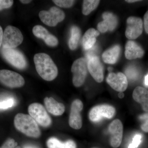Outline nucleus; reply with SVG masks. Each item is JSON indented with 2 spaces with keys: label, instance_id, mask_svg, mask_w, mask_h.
Instances as JSON below:
<instances>
[{
  "label": "nucleus",
  "instance_id": "1",
  "mask_svg": "<svg viewBox=\"0 0 148 148\" xmlns=\"http://www.w3.org/2000/svg\"><path fill=\"white\" fill-rule=\"evenodd\" d=\"M34 62L38 74L43 79L51 81L57 77L58 74L57 67L50 56L46 53L35 54Z\"/></svg>",
  "mask_w": 148,
  "mask_h": 148
},
{
  "label": "nucleus",
  "instance_id": "2",
  "mask_svg": "<svg viewBox=\"0 0 148 148\" xmlns=\"http://www.w3.org/2000/svg\"><path fill=\"white\" fill-rule=\"evenodd\" d=\"M14 125L17 130L29 137L38 138L40 136V131L36 122L29 115L17 114L14 117Z\"/></svg>",
  "mask_w": 148,
  "mask_h": 148
},
{
  "label": "nucleus",
  "instance_id": "3",
  "mask_svg": "<svg viewBox=\"0 0 148 148\" xmlns=\"http://www.w3.org/2000/svg\"><path fill=\"white\" fill-rule=\"evenodd\" d=\"M23 40L21 31L13 26H7L5 29L3 35V47L14 48L20 45Z\"/></svg>",
  "mask_w": 148,
  "mask_h": 148
},
{
  "label": "nucleus",
  "instance_id": "4",
  "mask_svg": "<svg viewBox=\"0 0 148 148\" xmlns=\"http://www.w3.org/2000/svg\"><path fill=\"white\" fill-rule=\"evenodd\" d=\"M29 115L37 123L44 127H48L51 123V119L45 108L38 103H34L28 108Z\"/></svg>",
  "mask_w": 148,
  "mask_h": 148
},
{
  "label": "nucleus",
  "instance_id": "5",
  "mask_svg": "<svg viewBox=\"0 0 148 148\" xmlns=\"http://www.w3.org/2000/svg\"><path fill=\"white\" fill-rule=\"evenodd\" d=\"M87 62L85 58H78L74 61L71 71L73 74V84L75 87H80L84 83L87 75Z\"/></svg>",
  "mask_w": 148,
  "mask_h": 148
},
{
  "label": "nucleus",
  "instance_id": "6",
  "mask_svg": "<svg viewBox=\"0 0 148 148\" xmlns=\"http://www.w3.org/2000/svg\"><path fill=\"white\" fill-rule=\"evenodd\" d=\"M1 53L3 58L15 68L23 69L27 66V61L24 56L15 49L3 47Z\"/></svg>",
  "mask_w": 148,
  "mask_h": 148
},
{
  "label": "nucleus",
  "instance_id": "7",
  "mask_svg": "<svg viewBox=\"0 0 148 148\" xmlns=\"http://www.w3.org/2000/svg\"><path fill=\"white\" fill-rule=\"evenodd\" d=\"M39 16L44 24L49 27H55L64 20L65 14L60 9L53 7L49 11H41Z\"/></svg>",
  "mask_w": 148,
  "mask_h": 148
},
{
  "label": "nucleus",
  "instance_id": "8",
  "mask_svg": "<svg viewBox=\"0 0 148 148\" xmlns=\"http://www.w3.org/2000/svg\"><path fill=\"white\" fill-rule=\"evenodd\" d=\"M0 82L11 88L22 87L25 84L24 78L16 72L8 70L0 71Z\"/></svg>",
  "mask_w": 148,
  "mask_h": 148
},
{
  "label": "nucleus",
  "instance_id": "9",
  "mask_svg": "<svg viewBox=\"0 0 148 148\" xmlns=\"http://www.w3.org/2000/svg\"><path fill=\"white\" fill-rule=\"evenodd\" d=\"M115 113V109L112 106L102 105L93 107L89 113V119L93 122L100 121L103 118L110 119Z\"/></svg>",
  "mask_w": 148,
  "mask_h": 148
},
{
  "label": "nucleus",
  "instance_id": "10",
  "mask_svg": "<svg viewBox=\"0 0 148 148\" xmlns=\"http://www.w3.org/2000/svg\"><path fill=\"white\" fill-rule=\"evenodd\" d=\"M83 108L82 102L79 99L75 100L71 106L69 119L70 126L73 129L79 130L82 127V119L80 113Z\"/></svg>",
  "mask_w": 148,
  "mask_h": 148
},
{
  "label": "nucleus",
  "instance_id": "11",
  "mask_svg": "<svg viewBox=\"0 0 148 148\" xmlns=\"http://www.w3.org/2000/svg\"><path fill=\"white\" fill-rule=\"evenodd\" d=\"M110 135V144L114 148L119 147L121 144L123 133V126L119 119H116L111 122L108 127Z\"/></svg>",
  "mask_w": 148,
  "mask_h": 148
},
{
  "label": "nucleus",
  "instance_id": "12",
  "mask_svg": "<svg viewBox=\"0 0 148 148\" xmlns=\"http://www.w3.org/2000/svg\"><path fill=\"white\" fill-rule=\"evenodd\" d=\"M126 37L129 39H135L142 34L143 32V22L142 19L135 16H130L127 20Z\"/></svg>",
  "mask_w": 148,
  "mask_h": 148
},
{
  "label": "nucleus",
  "instance_id": "13",
  "mask_svg": "<svg viewBox=\"0 0 148 148\" xmlns=\"http://www.w3.org/2000/svg\"><path fill=\"white\" fill-rule=\"evenodd\" d=\"M106 81L113 89L118 92H123L127 89L128 86L127 77L121 73H110Z\"/></svg>",
  "mask_w": 148,
  "mask_h": 148
},
{
  "label": "nucleus",
  "instance_id": "14",
  "mask_svg": "<svg viewBox=\"0 0 148 148\" xmlns=\"http://www.w3.org/2000/svg\"><path fill=\"white\" fill-rule=\"evenodd\" d=\"M88 69L95 81L101 83L104 79L103 67L100 59L97 56H90L88 58Z\"/></svg>",
  "mask_w": 148,
  "mask_h": 148
},
{
  "label": "nucleus",
  "instance_id": "15",
  "mask_svg": "<svg viewBox=\"0 0 148 148\" xmlns=\"http://www.w3.org/2000/svg\"><path fill=\"white\" fill-rule=\"evenodd\" d=\"M103 21L98 23L97 28L98 31L104 33L108 31H113L116 28L118 19L115 15L110 12L103 14Z\"/></svg>",
  "mask_w": 148,
  "mask_h": 148
},
{
  "label": "nucleus",
  "instance_id": "16",
  "mask_svg": "<svg viewBox=\"0 0 148 148\" xmlns=\"http://www.w3.org/2000/svg\"><path fill=\"white\" fill-rule=\"evenodd\" d=\"M144 51L138 44L133 41H128L126 44L125 56L129 60L142 58L144 56Z\"/></svg>",
  "mask_w": 148,
  "mask_h": 148
},
{
  "label": "nucleus",
  "instance_id": "17",
  "mask_svg": "<svg viewBox=\"0 0 148 148\" xmlns=\"http://www.w3.org/2000/svg\"><path fill=\"white\" fill-rule=\"evenodd\" d=\"M44 103L47 110L53 115H61L65 112V108L64 104L58 103L52 97H46L45 98Z\"/></svg>",
  "mask_w": 148,
  "mask_h": 148
},
{
  "label": "nucleus",
  "instance_id": "18",
  "mask_svg": "<svg viewBox=\"0 0 148 148\" xmlns=\"http://www.w3.org/2000/svg\"><path fill=\"white\" fill-rule=\"evenodd\" d=\"M132 97L136 102L140 103L144 111L148 112V90L141 86L134 89Z\"/></svg>",
  "mask_w": 148,
  "mask_h": 148
},
{
  "label": "nucleus",
  "instance_id": "19",
  "mask_svg": "<svg viewBox=\"0 0 148 148\" xmlns=\"http://www.w3.org/2000/svg\"><path fill=\"white\" fill-rule=\"evenodd\" d=\"M100 35V32L94 29L88 30L84 35L82 39V45L85 50L91 49L95 45L96 37Z\"/></svg>",
  "mask_w": 148,
  "mask_h": 148
},
{
  "label": "nucleus",
  "instance_id": "20",
  "mask_svg": "<svg viewBox=\"0 0 148 148\" xmlns=\"http://www.w3.org/2000/svg\"><path fill=\"white\" fill-rule=\"evenodd\" d=\"M120 53V47L118 45L114 46L103 53L102 58L103 61L106 64H115L118 60Z\"/></svg>",
  "mask_w": 148,
  "mask_h": 148
},
{
  "label": "nucleus",
  "instance_id": "21",
  "mask_svg": "<svg viewBox=\"0 0 148 148\" xmlns=\"http://www.w3.org/2000/svg\"><path fill=\"white\" fill-rule=\"evenodd\" d=\"M47 145L48 148H76L75 143L73 140L62 143L55 138H49L47 142Z\"/></svg>",
  "mask_w": 148,
  "mask_h": 148
},
{
  "label": "nucleus",
  "instance_id": "22",
  "mask_svg": "<svg viewBox=\"0 0 148 148\" xmlns=\"http://www.w3.org/2000/svg\"><path fill=\"white\" fill-rule=\"evenodd\" d=\"M80 36L81 31L79 28L77 26H73L71 29V37L69 42L70 49L73 50L77 48Z\"/></svg>",
  "mask_w": 148,
  "mask_h": 148
},
{
  "label": "nucleus",
  "instance_id": "23",
  "mask_svg": "<svg viewBox=\"0 0 148 148\" xmlns=\"http://www.w3.org/2000/svg\"><path fill=\"white\" fill-rule=\"evenodd\" d=\"M100 1L96 0H85L83 3L82 13L87 15L97 8L100 3Z\"/></svg>",
  "mask_w": 148,
  "mask_h": 148
},
{
  "label": "nucleus",
  "instance_id": "24",
  "mask_svg": "<svg viewBox=\"0 0 148 148\" xmlns=\"http://www.w3.org/2000/svg\"><path fill=\"white\" fill-rule=\"evenodd\" d=\"M33 33L37 38L45 40L49 35L47 29L40 25H36L33 29Z\"/></svg>",
  "mask_w": 148,
  "mask_h": 148
},
{
  "label": "nucleus",
  "instance_id": "25",
  "mask_svg": "<svg viewBox=\"0 0 148 148\" xmlns=\"http://www.w3.org/2000/svg\"><path fill=\"white\" fill-rule=\"evenodd\" d=\"M16 101L11 97L0 98V110H7L15 105Z\"/></svg>",
  "mask_w": 148,
  "mask_h": 148
},
{
  "label": "nucleus",
  "instance_id": "26",
  "mask_svg": "<svg viewBox=\"0 0 148 148\" xmlns=\"http://www.w3.org/2000/svg\"><path fill=\"white\" fill-rule=\"evenodd\" d=\"M139 118L142 122L141 129L144 132H148V112L141 115Z\"/></svg>",
  "mask_w": 148,
  "mask_h": 148
},
{
  "label": "nucleus",
  "instance_id": "27",
  "mask_svg": "<svg viewBox=\"0 0 148 148\" xmlns=\"http://www.w3.org/2000/svg\"><path fill=\"white\" fill-rule=\"evenodd\" d=\"M53 1L56 5L60 7L69 8L73 6L75 1L72 0H53Z\"/></svg>",
  "mask_w": 148,
  "mask_h": 148
},
{
  "label": "nucleus",
  "instance_id": "28",
  "mask_svg": "<svg viewBox=\"0 0 148 148\" xmlns=\"http://www.w3.org/2000/svg\"><path fill=\"white\" fill-rule=\"evenodd\" d=\"M142 136L140 134H137L132 139V143L130 144L128 148H138L142 142Z\"/></svg>",
  "mask_w": 148,
  "mask_h": 148
},
{
  "label": "nucleus",
  "instance_id": "29",
  "mask_svg": "<svg viewBox=\"0 0 148 148\" xmlns=\"http://www.w3.org/2000/svg\"><path fill=\"white\" fill-rule=\"evenodd\" d=\"M0 148H21L20 146L13 139H8Z\"/></svg>",
  "mask_w": 148,
  "mask_h": 148
},
{
  "label": "nucleus",
  "instance_id": "30",
  "mask_svg": "<svg viewBox=\"0 0 148 148\" xmlns=\"http://www.w3.org/2000/svg\"><path fill=\"white\" fill-rule=\"evenodd\" d=\"M47 45L50 47H55L58 44V40L53 35L49 34L47 38L44 40Z\"/></svg>",
  "mask_w": 148,
  "mask_h": 148
},
{
  "label": "nucleus",
  "instance_id": "31",
  "mask_svg": "<svg viewBox=\"0 0 148 148\" xmlns=\"http://www.w3.org/2000/svg\"><path fill=\"white\" fill-rule=\"evenodd\" d=\"M125 74L130 79H135L138 75V72L135 68L132 67H129L125 71Z\"/></svg>",
  "mask_w": 148,
  "mask_h": 148
},
{
  "label": "nucleus",
  "instance_id": "32",
  "mask_svg": "<svg viewBox=\"0 0 148 148\" xmlns=\"http://www.w3.org/2000/svg\"><path fill=\"white\" fill-rule=\"evenodd\" d=\"M13 3L14 1L12 0H0V10L10 8Z\"/></svg>",
  "mask_w": 148,
  "mask_h": 148
},
{
  "label": "nucleus",
  "instance_id": "33",
  "mask_svg": "<svg viewBox=\"0 0 148 148\" xmlns=\"http://www.w3.org/2000/svg\"><path fill=\"white\" fill-rule=\"evenodd\" d=\"M144 24L146 32L148 34V10L144 16Z\"/></svg>",
  "mask_w": 148,
  "mask_h": 148
},
{
  "label": "nucleus",
  "instance_id": "34",
  "mask_svg": "<svg viewBox=\"0 0 148 148\" xmlns=\"http://www.w3.org/2000/svg\"><path fill=\"white\" fill-rule=\"evenodd\" d=\"M3 35V32L2 28L0 26V47L1 45H2Z\"/></svg>",
  "mask_w": 148,
  "mask_h": 148
},
{
  "label": "nucleus",
  "instance_id": "35",
  "mask_svg": "<svg viewBox=\"0 0 148 148\" xmlns=\"http://www.w3.org/2000/svg\"><path fill=\"white\" fill-rule=\"evenodd\" d=\"M145 84L146 86L148 87V74L145 77Z\"/></svg>",
  "mask_w": 148,
  "mask_h": 148
},
{
  "label": "nucleus",
  "instance_id": "36",
  "mask_svg": "<svg viewBox=\"0 0 148 148\" xmlns=\"http://www.w3.org/2000/svg\"><path fill=\"white\" fill-rule=\"evenodd\" d=\"M20 1L24 4H27L32 2V1H30V0H21Z\"/></svg>",
  "mask_w": 148,
  "mask_h": 148
},
{
  "label": "nucleus",
  "instance_id": "37",
  "mask_svg": "<svg viewBox=\"0 0 148 148\" xmlns=\"http://www.w3.org/2000/svg\"><path fill=\"white\" fill-rule=\"evenodd\" d=\"M119 97L120 98H123L124 97V94L123 92H120L118 95Z\"/></svg>",
  "mask_w": 148,
  "mask_h": 148
},
{
  "label": "nucleus",
  "instance_id": "38",
  "mask_svg": "<svg viewBox=\"0 0 148 148\" xmlns=\"http://www.w3.org/2000/svg\"><path fill=\"white\" fill-rule=\"evenodd\" d=\"M24 148H38L36 147H34V146H30V145H27L25 146V147H24Z\"/></svg>",
  "mask_w": 148,
  "mask_h": 148
},
{
  "label": "nucleus",
  "instance_id": "39",
  "mask_svg": "<svg viewBox=\"0 0 148 148\" xmlns=\"http://www.w3.org/2000/svg\"><path fill=\"white\" fill-rule=\"evenodd\" d=\"M136 1V0H134V1H130V0H129V1H125L127 2L128 3H134L136 2L139 1Z\"/></svg>",
  "mask_w": 148,
  "mask_h": 148
},
{
  "label": "nucleus",
  "instance_id": "40",
  "mask_svg": "<svg viewBox=\"0 0 148 148\" xmlns=\"http://www.w3.org/2000/svg\"><path fill=\"white\" fill-rule=\"evenodd\" d=\"M108 70L109 71H112V69L111 68H108Z\"/></svg>",
  "mask_w": 148,
  "mask_h": 148
}]
</instances>
